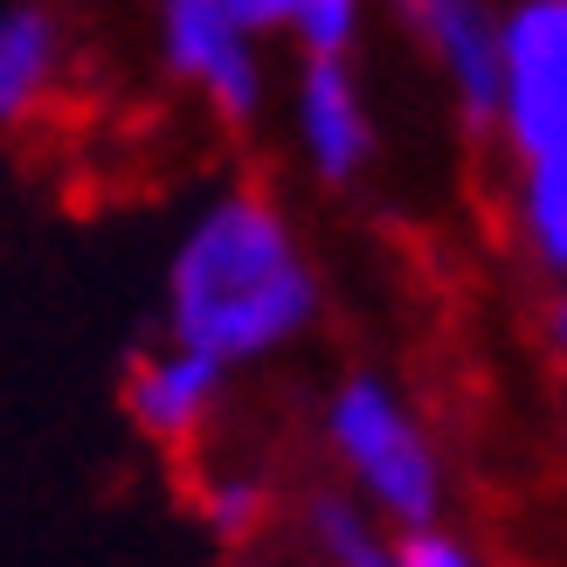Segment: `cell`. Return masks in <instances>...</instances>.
Instances as JSON below:
<instances>
[{
  "label": "cell",
  "instance_id": "1",
  "mask_svg": "<svg viewBox=\"0 0 567 567\" xmlns=\"http://www.w3.org/2000/svg\"><path fill=\"white\" fill-rule=\"evenodd\" d=\"M319 311L326 277L270 187H221L181 221L159 270L166 339L243 374L311 339Z\"/></svg>",
  "mask_w": 567,
  "mask_h": 567
},
{
  "label": "cell",
  "instance_id": "2",
  "mask_svg": "<svg viewBox=\"0 0 567 567\" xmlns=\"http://www.w3.org/2000/svg\"><path fill=\"white\" fill-rule=\"evenodd\" d=\"M326 450L347 492L374 513L381 526H436L450 505V471L430 436V422L409 409V394L388 374H347L326 394Z\"/></svg>",
  "mask_w": 567,
  "mask_h": 567
},
{
  "label": "cell",
  "instance_id": "3",
  "mask_svg": "<svg viewBox=\"0 0 567 567\" xmlns=\"http://www.w3.org/2000/svg\"><path fill=\"white\" fill-rule=\"evenodd\" d=\"M485 138L513 159L567 146V0H498Z\"/></svg>",
  "mask_w": 567,
  "mask_h": 567
},
{
  "label": "cell",
  "instance_id": "4",
  "mask_svg": "<svg viewBox=\"0 0 567 567\" xmlns=\"http://www.w3.org/2000/svg\"><path fill=\"white\" fill-rule=\"evenodd\" d=\"M153 55L221 125L264 118V104H270L264 35H249L221 0H153Z\"/></svg>",
  "mask_w": 567,
  "mask_h": 567
},
{
  "label": "cell",
  "instance_id": "5",
  "mask_svg": "<svg viewBox=\"0 0 567 567\" xmlns=\"http://www.w3.org/2000/svg\"><path fill=\"white\" fill-rule=\"evenodd\" d=\"M291 146L319 187H360L381 159L374 97L353 55H298L291 70Z\"/></svg>",
  "mask_w": 567,
  "mask_h": 567
},
{
  "label": "cell",
  "instance_id": "6",
  "mask_svg": "<svg viewBox=\"0 0 567 567\" xmlns=\"http://www.w3.org/2000/svg\"><path fill=\"white\" fill-rule=\"evenodd\" d=\"M229 367L181 347V339H159L146 347L132 367H125V415L132 430L159 443V450H187L202 443L215 422H221V402H229Z\"/></svg>",
  "mask_w": 567,
  "mask_h": 567
},
{
  "label": "cell",
  "instance_id": "7",
  "mask_svg": "<svg viewBox=\"0 0 567 567\" xmlns=\"http://www.w3.org/2000/svg\"><path fill=\"white\" fill-rule=\"evenodd\" d=\"M402 21V35L436 70L443 97L457 104L471 132H492V28L498 0H381Z\"/></svg>",
  "mask_w": 567,
  "mask_h": 567
},
{
  "label": "cell",
  "instance_id": "8",
  "mask_svg": "<svg viewBox=\"0 0 567 567\" xmlns=\"http://www.w3.org/2000/svg\"><path fill=\"white\" fill-rule=\"evenodd\" d=\"M70 28L49 0H0V132L35 125L63 97Z\"/></svg>",
  "mask_w": 567,
  "mask_h": 567
},
{
  "label": "cell",
  "instance_id": "9",
  "mask_svg": "<svg viewBox=\"0 0 567 567\" xmlns=\"http://www.w3.org/2000/svg\"><path fill=\"white\" fill-rule=\"evenodd\" d=\"M519 257L540 277H567V146L554 153H519L513 159V194H505Z\"/></svg>",
  "mask_w": 567,
  "mask_h": 567
},
{
  "label": "cell",
  "instance_id": "10",
  "mask_svg": "<svg viewBox=\"0 0 567 567\" xmlns=\"http://www.w3.org/2000/svg\"><path fill=\"white\" fill-rule=\"evenodd\" d=\"M305 540L319 554V567H360L367 554L388 547V526L353 492H311L305 498Z\"/></svg>",
  "mask_w": 567,
  "mask_h": 567
},
{
  "label": "cell",
  "instance_id": "11",
  "mask_svg": "<svg viewBox=\"0 0 567 567\" xmlns=\"http://www.w3.org/2000/svg\"><path fill=\"white\" fill-rule=\"evenodd\" d=\"M270 519H277L270 477H257V471H215L202 485V526L215 533L221 547H249Z\"/></svg>",
  "mask_w": 567,
  "mask_h": 567
},
{
  "label": "cell",
  "instance_id": "12",
  "mask_svg": "<svg viewBox=\"0 0 567 567\" xmlns=\"http://www.w3.org/2000/svg\"><path fill=\"white\" fill-rule=\"evenodd\" d=\"M374 0H284V28L277 35L298 55H353L367 35Z\"/></svg>",
  "mask_w": 567,
  "mask_h": 567
},
{
  "label": "cell",
  "instance_id": "13",
  "mask_svg": "<svg viewBox=\"0 0 567 567\" xmlns=\"http://www.w3.org/2000/svg\"><path fill=\"white\" fill-rule=\"evenodd\" d=\"M394 567H485V554H477L464 533H450V526L436 519V526L394 533Z\"/></svg>",
  "mask_w": 567,
  "mask_h": 567
},
{
  "label": "cell",
  "instance_id": "14",
  "mask_svg": "<svg viewBox=\"0 0 567 567\" xmlns=\"http://www.w3.org/2000/svg\"><path fill=\"white\" fill-rule=\"evenodd\" d=\"M221 8H229L243 28H249V35H277V28H284V0H221Z\"/></svg>",
  "mask_w": 567,
  "mask_h": 567
},
{
  "label": "cell",
  "instance_id": "15",
  "mask_svg": "<svg viewBox=\"0 0 567 567\" xmlns=\"http://www.w3.org/2000/svg\"><path fill=\"white\" fill-rule=\"evenodd\" d=\"M547 339H554V347L567 353V277L554 284V305H547Z\"/></svg>",
  "mask_w": 567,
  "mask_h": 567
},
{
  "label": "cell",
  "instance_id": "16",
  "mask_svg": "<svg viewBox=\"0 0 567 567\" xmlns=\"http://www.w3.org/2000/svg\"><path fill=\"white\" fill-rule=\"evenodd\" d=\"M360 567H394V540H388V547H381V554H367V560H360Z\"/></svg>",
  "mask_w": 567,
  "mask_h": 567
}]
</instances>
